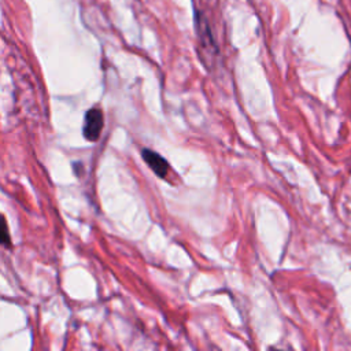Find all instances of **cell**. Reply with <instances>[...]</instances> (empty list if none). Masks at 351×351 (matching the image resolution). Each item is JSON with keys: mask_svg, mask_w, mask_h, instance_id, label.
Instances as JSON below:
<instances>
[{"mask_svg": "<svg viewBox=\"0 0 351 351\" xmlns=\"http://www.w3.org/2000/svg\"><path fill=\"white\" fill-rule=\"evenodd\" d=\"M103 125H104L103 111L97 107L88 110L85 114V118H84V128H82L84 137L92 143L99 140Z\"/></svg>", "mask_w": 351, "mask_h": 351, "instance_id": "1", "label": "cell"}, {"mask_svg": "<svg viewBox=\"0 0 351 351\" xmlns=\"http://www.w3.org/2000/svg\"><path fill=\"white\" fill-rule=\"evenodd\" d=\"M0 244L5 247L11 245V236L8 232L5 217L3 214H0Z\"/></svg>", "mask_w": 351, "mask_h": 351, "instance_id": "4", "label": "cell"}, {"mask_svg": "<svg viewBox=\"0 0 351 351\" xmlns=\"http://www.w3.org/2000/svg\"><path fill=\"white\" fill-rule=\"evenodd\" d=\"M196 27H197V36L203 47H214V41L207 25V21L203 15H196Z\"/></svg>", "mask_w": 351, "mask_h": 351, "instance_id": "3", "label": "cell"}, {"mask_svg": "<svg viewBox=\"0 0 351 351\" xmlns=\"http://www.w3.org/2000/svg\"><path fill=\"white\" fill-rule=\"evenodd\" d=\"M141 156L144 159V162L148 165V167L160 178H165L167 176V171H169V163L167 160L160 156L159 154H156L155 151L152 149H148V148H144L141 151Z\"/></svg>", "mask_w": 351, "mask_h": 351, "instance_id": "2", "label": "cell"}]
</instances>
